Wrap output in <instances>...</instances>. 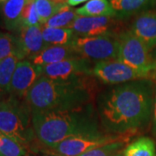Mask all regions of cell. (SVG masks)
<instances>
[{
  "label": "cell",
  "mask_w": 156,
  "mask_h": 156,
  "mask_svg": "<svg viewBox=\"0 0 156 156\" xmlns=\"http://www.w3.org/2000/svg\"><path fill=\"white\" fill-rule=\"evenodd\" d=\"M136 133L137 132H128L120 134L101 133L92 135L72 137L64 140L48 149L54 156H79L88 151L110 143L119 141L128 142L131 137Z\"/></svg>",
  "instance_id": "8992f818"
},
{
  "label": "cell",
  "mask_w": 156,
  "mask_h": 156,
  "mask_svg": "<svg viewBox=\"0 0 156 156\" xmlns=\"http://www.w3.org/2000/svg\"><path fill=\"white\" fill-rule=\"evenodd\" d=\"M6 1H7V0H0V3H5Z\"/></svg>",
  "instance_id": "1f68e13d"
},
{
  "label": "cell",
  "mask_w": 156,
  "mask_h": 156,
  "mask_svg": "<svg viewBox=\"0 0 156 156\" xmlns=\"http://www.w3.org/2000/svg\"><path fill=\"white\" fill-rule=\"evenodd\" d=\"M0 154L2 156H25L26 148L17 140L3 134L0 140Z\"/></svg>",
  "instance_id": "603a6c76"
},
{
  "label": "cell",
  "mask_w": 156,
  "mask_h": 156,
  "mask_svg": "<svg viewBox=\"0 0 156 156\" xmlns=\"http://www.w3.org/2000/svg\"><path fill=\"white\" fill-rule=\"evenodd\" d=\"M38 68L40 76L55 81H74L93 75L91 62L84 57H76Z\"/></svg>",
  "instance_id": "ba28073f"
},
{
  "label": "cell",
  "mask_w": 156,
  "mask_h": 156,
  "mask_svg": "<svg viewBox=\"0 0 156 156\" xmlns=\"http://www.w3.org/2000/svg\"><path fill=\"white\" fill-rule=\"evenodd\" d=\"M5 98H6V97H3V96H0V104L2 103V101L5 100Z\"/></svg>",
  "instance_id": "4dcf8cb0"
},
{
  "label": "cell",
  "mask_w": 156,
  "mask_h": 156,
  "mask_svg": "<svg viewBox=\"0 0 156 156\" xmlns=\"http://www.w3.org/2000/svg\"><path fill=\"white\" fill-rule=\"evenodd\" d=\"M117 39L119 49L116 60L134 69L144 79L150 77L154 58L151 56L150 50L145 44L130 30L122 32L117 37Z\"/></svg>",
  "instance_id": "5b68a950"
},
{
  "label": "cell",
  "mask_w": 156,
  "mask_h": 156,
  "mask_svg": "<svg viewBox=\"0 0 156 156\" xmlns=\"http://www.w3.org/2000/svg\"><path fill=\"white\" fill-rule=\"evenodd\" d=\"M77 17L76 10H73L69 5L64 4L61 9L43 25L52 28L71 29Z\"/></svg>",
  "instance_id": "ffe728a7"
},
{
  "label": "cell",
  "mask_w": 156,
  "mask_h": 156,
  "mask_svg": "<svg viewBox=\"0 0 156 156\" xmlns=\"http://www.w3.org/2000/svg\"><path fill=\"white\" fill-rule=\"evenodd\" d=\"M27 0H7L2 5V17L6 28L18 31L22 28V13Z\"/></svg>",
  "instance_id": "9a60e30c"
},
{
  "label": "cell",
  "mask_w": 156,
  "mask_h": 156,
  "mask_svg": "<svg viewBox=\"0 0 156 156\" xmlns=\"http://www.w3.org/2000/svg\"><path fill=\"white\" fill-rule=\"evenodd\" d=\"M76 57L80 56L71 46H46L40 53L32 57L30 62L34 65L41 67Z\"/></svg>",
  "instance_id": "5bb4252c"
},
{
  "label": "cell",
  "mask_w": 156,
  "mask_h": 156,
  "mask_svg": "<svg viewBox=\"0 0 156 156\" xmlns=\"http://www.w3.org/2000/svg\"><path fill=\"white\" fill-rule=\"evenodd\" d=\"M78 55L89 60L107 61L117 59L119 42L117 37H77L71 45Z\"/></svg>",
  "instance_id": "52a82bcc"
},
{
  "label": "cell",
  "mask_w": 156,
  "mask_h": 156,
  "mask_svg": "<svg viewBox=\"0 0 156 156\" xmlns=\"http://www.w3.org/2000/svg\"><path fill=\"white\" fill-rule=\"evenodd\" d=\"M42 34L48 46H71L76 35L72 29H60L41 25Z\"/></svg>",
  "instance_id": "2e32d148"
},
{
  "label": "cell",
  "mask_w": 156,
  "mask_h": 156,
  "mask_svg": "<svg viewBox=\"0 0 156 156\" xmlns=\"http://www.w3.org/2000/svg\"><path fill=\"white\" fill-rule=\"evenodd\" d=\"M153 81L156 82V56L154 58V65H153V69H152V72L150 74V77Z\"/></svg>",
  "instance_id": "f1b7e54d"
},
{
  "label": "cell",
  "mask_w": 156,
  "mask_h": 156,
  "mask_svg": "<svg viewBox=\"0 0 156 156\" xmlns=\"http://www.w3.org/2000/svg\"><path fill=\"white\" fill-rule=\"evenodd\" d=\"M19 61L20 60L16 54H13L0 61V96H8V89L11 78Z\"/></svg>",
  "instance_id": "d6986e66"
},
{
  "label": "cell",
  "mask_w": 156,
  "mask_h": 156,
  "mask_svg": "<svg viewBox=\"0 0 156 156\" xmlns=\"http://www.w3.org/2000/svg\"><path fill=\"white\" fill-rule=\"evenodd\" d=\"M64 4L55 3L52 0H35V5L39 17L40 24L43 25L62 8Z\"/></svg>",
  "instance_id": "7402d4cb"
},
{
  "label": "cell",
  "mask_w": 156,
  "mask_h": 156,
  "mask_svg": "<svg viewBox=\"0 0 156 156\" xmlns=\"http://www.w3.org/2000/svg\"><path fill=\"white\" fill-rule=\"evenodd\" d=\"M67 5L69 6H76L82 3H84L86 1H89V0H65Z\"/></svg>",
  "instance_id": "83f0119b"
},
{
  "label": "cell",
  "mask_w": 156,
  "mask_h": 156,
  "mask_svg": "<svg viewBox=\"0 0 156 156\" xmlns=\"http://www.w3.org/2000/svg\"><path fill=\"white\" fill-rule=\"evenodd\" d=\"M40 25L35 0H27L22 13V27Z\"/></svg>",
  "instance_id": "d4e9b609"
},
{
  "label": "cell",
  "mask_w": 156,
  "mask_h": 156,
  "mask_svg": "<svg viewBox=\"0 0 156 156\" xmlns=\"http://www.w3.org/2000/svg\"><path fill=\"white\" fill-rule=\"evenodd\" d=\"M55 3H58V4H65V0H52Z\"/></svg>",
  "instance_id": "f546056e"
},
{
  "label": "cell",
  "mask_w": 156,
  "mask_h": 156,
  "mask_svg": "<svg viewBox=\"0 0 156 156\" xmlns=\"http://www.w3.org/2000/svg\"><path fill=\"white\" fill-rule=\"evenodd\" d=\"M71 29L77 37H118L121 34L119 33V21L113 17H89L78 16Z\"/></svg>",
  "instance_id": "30bf717a"
},
{
  "label": "cell",
  "mask_w": 156,
  "mask_h": 156,
  "mask_svg": "<svg viewBox=\"0 0 156 156\" xmlns=\"http://www.w3.org/2000/svg\"><path fill=\"white\" fill-rule=\"evenodd\" d=\"M40 77L37 66L29 60L18 62L8 89V95L24 99L28 91Z\"/></svg>",
  "instance_id": "8fae6325"
},
{
  "label": "cell",
  "mask_w": 156,
  "mask_h": 156,
  "mask_svg": "<svg viewBox=\"0 0 156 156\" xmlns=\"http://www.w3.org/2000/svg\"><path fill=\"white\" fill-rule=\"evenodd\" d=\"M126 141H119L102 146L88 151L79 156H123V151L127 146Z\"/></svg>",
  "instance_id": "cb8c5ba5"
},
{
  "label": "cell",
  "mask_w": 156,
  "mask_h": 156,
  "mask_svg": "<svg viewBox=\"0 0 156 156\" xmlns=\"http://www.w3.org/2000/svg\"><path fill=\"white\" fill-rule=\"evenodd\" d=\"M16 37L11 34H0V61L16 54Z\"/></svg>",
  "instance_id": "484cf974"
},
{
  "label": "cell",
  "mask_w": 156,
  "mask_h": 156,
  "mask_svg": "<svg viewBox=\"0 0 156 156\" xmlns=\"http://www.w3.org/2000/svg\"><path fill=\"white\" fill-rule=\"evenodd\" d=\"M35 136L50 148L64 140L103 133L91 104L69 109L32 113Z\"/></svg>",
  "instance_id": "7a4b0ae2"
},
{
  "label": "cell",
  "mask_w": 156,
  "mask_h": 156,
  "mask_svg": "<svg viewBox=\"0 0 156 156\" xmlns=\"http://www.w3.org/2000/svg\"><path fill=\"white\" fill-rule=\"evenodd\" d=\"M0 156H2V154H0Z\"/></svg>",
  "instance_id": "836d02e7"
},
{
  "label": "cell",
  "mask_w": 156,
  "mask_h": 156,
  "mask_svg": "<svg viewBox=\"0 0 156 156\" xmlns=\"http://www.w3.org/2000/svg\"><path fill=\"white\" fill-rule=\"evenodd\" d=\"M0 132L29 145L35 136L32 127V114L24 99L8 95L0 104Z\"/></svg>",
  "instance_id": "277c9868"
},
{
  "label": "cell",
  "mask_w": 156,
  "mask_h": 156,
  "mask_svg": "<svg viewBox=\"0 0 156 156\" xmlns=\"http://www.w3.org/2000/svg\"><path fill=\"white\" fill-rule=\"evenodd\" d=\"M81 17H116L110 2L108 0H89L84 5L76 10Z\"/></svg>",
  "instance_id": "e0dca14e"
},
{
  "label": "cell",
  "mask_w": 156,
  "mask_h": 156,
  "mask_svg": "<svg viewBox=\"0 0 156 156\" xmlns=\"http://www.w3.org/2000/svg\"><path fill=\"white\" fill-rule=\"evenodd\" d=\"M153 119H154V129L156 133V88L154 94V108H153Z\"/></svg>",
  "instance_id": "4316f807"
},
{
  "label": "cell",
  "mask_w": 156,
  "mask_h": 156,
  "mask_svg": "<svg viewBox=\"0 0 156 156\" xmlns=\"http://www.w3.org/2000/svg\"><path fill=\"white\" fill-rule=\"evenodd\" d=\"M152 50L156 47V11L141 12L134 18L129 30Z\"/></svg>",
  "instance_id": "4fadbf2b"
},
{
  "label": "cell",
  "mask_w": 156,
  "mask_h": 156,
  "mask_svg": "<svg viewBox=\"0 0 156 156\" xmlns=\"http://www.w3.org/2000/svg\"><path fill=\"white\" fill-rule=\"evenodd\" d=\"M123 156H156L155 144L149 137H140L126 146Z\"/></svg>",
  "instance_id": "44dd1931"
},
{
  "label": "cell",
  "mask_w": 156,
  "mask_h": 156,
  "mask_svg": "<svg viewBox=\"0 0 156 156\" xmlns=\"http://www.w3.org/2000/svg\"><path fill=\"white\" fill-rule=\"evenodd\" d=\"M2 135H3V134H2V133L0 132V140H1V138H2Z\"/></svg>",
  "instance_id": "d6a6232c"
},
{
  "label": "cell",
  "mask_w": 156,
  "mask_h": 156,
  "mask_svg": "<svg viewBox=\"0 0 156 156\" xmlns=\"http://www.w3.org/2000/svg\"><path fill=\"white\" fill-rule=\"evenodd\" d=\"M154 94L153 83L137 80L118 85L98 99V115L103 128L110 134L138 132L149 122Z\"/></svg>",
  "instance_id": "6da1fadb"
},
{
  "label": "cell",
  "mask_w": 156,
  "mask_h": 156,
  "mask_svg": "<svg viewBox=\"0 0 156 156\" xmlns=\"http://www.w3.org/2000/svg\"><path fill=\"white\" fill-rule=\"evenodd\" d=\"M93 91L83 79L55 81L40 76L24 100L32 113L69 110L91 104Z\"/></svg>",
  "instance_id": "3957f363"
},
{
  "label": "cell",
  "mask_w": 156,
  "mask_h": 156,
  "mask_svg": "<svg viewBox=\"0 0 156 156\" xmlns=\"http://www.w3.org/2000/svg\"><path fill=\"white\" fill-rule=\"evenodd\" d=\"M154 0H110L117 17L126 18L139 13L153 3Z\"/></svg>",
  "instance_id": "ac0fdd59"
},
{
  "label": "cell",
  "mask_w": 156,
  "mask_h": 156,
  "mask_svg": "<svg viewBox=\"0 0 156 156\" xmlns=\"http://www.w3.org/2000/svg\"><path fill=\"white\" fill-rule=\"evenodd\" d=\"M93 75L106 84H123L137 80H143L142 76L119 60H107L96 62Z\"/></svg>",
  "instance_id": "9c48e42d"
},
{
  "label": "cell",
  "mask_w": 156,
  "mask_h": 156,
  "mask_svg": "<svg viewBox=\"0 0 156 156\" xmlns=\"http://www.w3.org/2000/svg\"><path fill=\"white\" fill-rule=\"evenodd\" d=\"M16 55L20 61L28 57L31 59L48 45L45 44L41 24L35 26H24L18 30L16 37Z\"/></svg>",
  "instance_id": "7c38bea8"
}]
</instances>
